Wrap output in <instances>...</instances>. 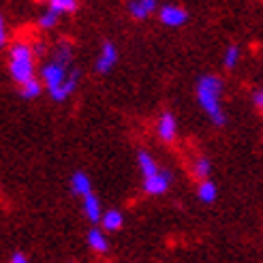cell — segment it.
I'll list each match as a JSON object with an SVG mask.
<instances>
[{"mask_svg":"<svg viewBox=\"0 0 263 263\" xmlns=\"http://www.w3.org/2000/svg\"><path fill=\"white\" fill-rule=\"evenodd\" d=\"M5 43H7V22L0 15V49L5 47Z\"/></svg>","mask_w":263,"mask_h":263,"instance_id":"cell-22","label":"cell"},{"mask_svg":"<svg viewBox=\"0 0 263 263\" xmlns=\"http://www.w3.org/2000/svg\"><path fill=\"white\" fill-rule=\"evenodd\" d=\"M77 86H80V71H71V75H69V80L62 84V88L58 90V92H54L51 95V99H54L56 103H64L69 97H73V92L77 90Z\"/></svg>","mask_w":263,"mask_h":263,"instance_id":"cell-14","label":"cell"},{"mask_svg":"<svg viewBox=\"0 0 263 263\" xmlns=\"http://www.w3.org/2000/svg\"><path fill=\"white\" fill-rule=\"evenodd\" d=\"M47 7L58 11L60 15H67V13H73L77 11V0H47Z\"/></svg>","mask_w":263,"mask_h":263,"instance_id":"cell-21","label":"cell"},{"mask_svg":"<svg viewBox=\"0 0 263 263\" xmlns=\"http://www.w3.org/2000/svg\"><path fill=\"white\" fill-rule=\"evenodd\" d=\"M118 58H120V54H118V47L111 43V41H105L99 49V56L95 60V69L97 73L101 75H107L111 73V69L118 64Z\"/></svg>","mask_w":263,"mask_h":263,"instance_id":"cell-4","label":"cell"},{"mask_svg":"<svg viewBox=\"0 0 263 263\" xmlns=\"http://www.w3.org/2000/svg\"><path fill=\"white\" fill-rule=\"evenodd\" d=\"M69 186H71L73 195H77V197H82V199H84V197H88L92 193V180L84 172H75L71 176V180H69Z\"/></svg>","mask_w":263,"mask_h":263,"instance_id":"cell-10","label":"cell"},{"mask_svg":"<svg viewBox=\"0 0 263 263\" xmlns=\"http://www.w3.org/2000/svg\"><path fill=\"white\" fill-rule=\"evenodd\" d=\"M156 135L165 143H172L178 137V118L172 111H163L156 120Z\"/></svg>","mask_w":263,"mask_h":263,"instance_id":"cell-7","label":"cell"},{"mask_svg":"<svg viewBox=\"0 0 263 263\" xmlns=\"http://www.w3.org/2000/svg\"><path fill=\"white\" fill-rule=\"evenodd\" d=\"M193 174L199 180H208L210 174H212V161H210L208 156H197L193 161Z\"/></svg>","mask_w":263,"mask_h":263,"instance_id":"cell-18","label":"cell"},{"mask_svg":"<svg viewBox=\"0 0 263 263\" xmlns=\"http://www.w3.org/2000/svg\"><path fill=\"white\" fill-rule=\"evenodd\" d=\"M34 49L30 43H13L11 49H9V75L11 80L15 82L17 86H24L26 82L34 80V73H36V67H34Z\"/></svg>","mask_w":263,"mask_h":263,"instance_id":"cell-2","label":"cell"},{"mask_svg":"<svg viewBox=\"0 0 263 263\" xmlns=\"http://www.w3.org/2000/svg\"><path fill=\"white\" fill-rule=\"evenodd\" d=\"M124 225V214L120 212V210H105L103 216H101V229L103 231H118Z\"/></svg>","mask_w":263,"mask_h":263,"instance_id":"cell-15","label":"cell"},{"mask_svg":"<svg viewBox=\"0 0 263 263\" xmlns=\"http://www.w3.org/2000/svg\"><path fill=\"white\" fill-rule=\"evenodd\" d=\"M86 242L95 253H107L109 251V242H107V233L101 227H92L86 235Z\"/></svg>","mask_w":263,"mask_h":263,"instance_id":"cell-12","label":"cell"},{"mask_svg":"<svg viewBox=\"0 0 263 263\" xmlns=\"http://www.w3.org/2000/svg\"><path fill=\"white\" fill-rule=\"evenodd\" d=\"M137 167H139L143 180L152 178V176H156V174L161 172L159 163H156V159H154V156H152L148 150H139V152H137Z\"/></svg>","mask_w":263,"mask_h":263,"instance_id":"cell-9","label":"cell"},{"mask_svg":"<svg viewBox=\"0 0 263 263\" xmlns=\"http://www.w3.org/2000/svg\"><path fill=\"white\" fill-rule=\"evenodd\" d=\"M39 75H41V84L43 88L49 92V97L54 95V92H58L62 88V84L69 80L71 75V64H64V62H58L51 58L49 62H45L41 71H39Z\"/></svg>","mask_w":263,"mask_h":263,"instance_id":"cell-3","label":"cell"},{"mask_svg":"<svg viewBox=\"0 0 263 263\" xmlns=\"http://www.w3.org/2000/svg\"><path fill=\"white\" fill-rule=\"evenodd\" d=\"M45 88H43V84H41V80H30V82H26L24 86H20V95H22V99H26V101H32V99H39L41 97V92H43Z\"/></svg>","mask_w":263,"mask_h":263,"instance_id":"cell-16","label":"cell"},{"mask_svg":"<svg viewBox=\"0 0 263 263\" xmlns=\"http://www.w3.org/2000/svg\"><path fill=\"white\" fill-rule=\"evenodd\" d=\"M159 20L167 28H180V26L189 22V13L180 5H163L159 9Z\"/></svg>","mask_w":263,"mask_h":263,"instance_id":"cell-5","label":"cell"},{"mask_svg":"<svg viewBox=\"0 0 263 263\" xmlns=\"http://www.w3.org/2000/svg\"><path fill=\"white\" fill-rule=\"evenodd\" d=\"M51 58L58 60V62H64V64H71L73 60V45L69 41H60L54 49V54H51Z\"/></svg>","mask_w":263,"mask_h":263,"instance_id":"cell-20","label":"cell"},{"mask_svg":"<svg viewBox=\"0 0 263 263\" xmlns=\"http://www.w3.org/2000/svg\"><path fill=\"white\" fill-rule=\"evenodd\" d=\"M172 184H174L172 172H167V169H161V172L156 174V176L143 180V191H146L148 195H152V197H159V195H165L169 189H172Z\"/></svg>","mask_w":263,"mask_h":263,"instance_id":"cell-6","label":"cell"},{"mask_svg":"<svg viewBox=\"0 0 263 263\" xmlns=\"http://www.w3.org/2000/svg\"><path fill=\"white\" fill-rule=\"evenodd\" d=\"M253 103H255V107L263 111V90H257L255 95H253Z\"/></svg>","mask_w":263,"mask_h":263,"instance_id":"cell-23","label":"cell"},{"mask_svg":"<svg viewBox=\"0 0 263 263\" xmlns=\"http://www.w3.org/2000/svg\"><path fill=\"white\" fill-rule=\"evenodd\" d=\"M82 208H84V214L90 222H101V216H103V205H101V199L95 195V193H90L88 197H84L82 199Z\"/></svg>","mask_w":263,"mask_h":263,"instance_id":"cell-11","label":"cell"},{"mask_svg":"<svg viewBox=\"0 0 263 263\" xmlns=\"http://www.w3.org/2000/svg\"><path fill=\"white\" fill-rule=\"evenodd\" d=\"M60 13L58 11H54V9H45L41 15H39V28H43V30H54L56 26H58V22H60Z\"/></svg>","mask_w":263,"mask_h":263,"instance_id":"cell-19","label":"cell"},{"mask_svg":"<svg viewBox=\"0 0 263 263\" xmlns=\"http://www.w3.org/2000/svg\"><path fill=\"white\" fill-rule=\"evenodd\" d=\"M126 11L133 20L143 22V20H148L152 13L159 11V0H128Z\"/></svg>","mask_w":263,"mask_h":263,"instance_id":"cell-8","label":"cell"},{"mask_svg":"<svg viewBox=\"0 0 263 263\" xmlns=\"http://www.w3.org/2000/svg\"><path fill=\"white\" fill-rule=\"evenodd\" d=\"M9 263H28V259H26V255L24 253H15L11 257V261Z\"/></svg>","mask_w":263,"mask_h":263,"instance_id":"cell-24","label":"cell"},{"mask_svg":"<svg viewBox=\"0 0 263 263\" xmlns=\"http://www.w3.org/2000/svg\"><path fill=\"white\" fill-rule=\"evenodd\" d=\"M240 60H242V49H240V45H227L225 54H222V67H225L227 71H231V69L238 67Z\"/></svg>","mask_w":263,"mask_h":263,"instance_id":"cell-17","label":"cell"},{"mask_svg":"<svg viewBox=\"0 0 263 263\" xmlns=\"http://www.w3.org/2000/svg\"><path fill=\"white\" fill-rule=\"evenodd\" d=\"M197 199L205 205H212L216 199H218V186L214 180H201L199 186H197Z\"/></svg>","mask_w":263,"mask_h":263,"instance_id":"cell-13","label":"cell"},{"mask_svg":"<svg viewBox=\"0 0 263 263\" xmlns=\"http://www.w3.org/2000/svg\"><path fill=\"white\" fill-rule=\"evenodd\" d=\"M222 90H225V86H222V80L218 75H201L195 86L197 103L210 118V122L216 126L227 124V111L222 107Z\"/></svg>","mask_w":263,"mask_h":263,"instance_id":"cell-1","label":"cell"}]
</instances>
